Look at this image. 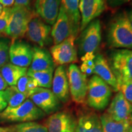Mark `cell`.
<instances>
[{
    "mask_svg": "<svg viewBox=\"0 0 132 132\" xmlns=\"http://www.w3.org/2000/svg\"><path fill=\"white\" fill-rule=\"evenodd\" d=\"M7 107V103L5 98L4 90L0 91V114Z\"/></svg>",
    "mask_w": 132,
    "mask_h": 132,
    "instance_id": "d6a6232c",
    "label": "cell"
},
{
    "mask_svg": "<svg viewBox=\"0 0 132 132\" xmlns=\"http://www.w3.org/2000/svg\"><path fill=\"white\" fill-rule=\"evenodd\" d=\"M53 25L51 36L54 45L60 44L72 35V29L70 21L64 10L61 6L59 7L56 20Z\"/></svg>",
    "mask_w": 132,
    "mask_h": 132,
    "instance_id": "2e32d148",
    "label": "cell"
},
{
    "mask_svg": "<svg viewBox=\"0 0 132 132\" xmlns=\"http://www.w3.org/2000/svg\"><path fill=\"white\" fill-rule=\"evenodd\" d=\"M12 131V127H0V132H9Z\"/></svg>",
    "mask_w": 132,
    "mask_h": 132,
    "instance_id": "f35d334b",
    "label": "cell"
},
{
    "mask_svg": "<svg viewBox=\"0 0 132 132\" xmlns=\"http://www.w3.org/2000/svg\"><path fill=\"white\" fill-rule=\"evenodd\" d=\"M95 57V54L94 53H87L81 57V59L83 61H92L94 60Z\"/></svg>",
    "mask_w": 132,
    "mask_h": 132,
    "instance_id": "e575fe53",
    "label": "cell"
},
{
    "mask_svg": "<svg viewBox=\"0 0 132 132\" xmlns=\"http://www.w3.org/2000/svg\"><path fill=\"white\" fill-rule=\"evenodd\" d=\"M106 38L110 47L132 50V27L125 11L117 13L110 21Z\"/></svg>",
    "mask_w": 132,
    "mask_h": 132,
    "instance_id": "6da1fadb",
    "label": "cell"
},
{
    "mask_svg": "<svg viewBox=\"0 0 132 132\" xmlns=\"http://www.w3.org/2000/svg\"><path fill=\"white\" fill-rule=\"evenodd\" d=\"M67 75L72 100L78 104L83 103L87 91V77L75 64H71L69 66Z\"/></svg>",
    "mask_w": 132,
    "mask_h": 132,
    "instance_id": "8992f818",
    "label": "cell"
},
{
    "mask_svg": "<svg viewBox=\"0 0 132 132\" xmlns=\"http://www.w3.org/2000/svg\"><path fill=\"white\" fill-rule=\"evenodd\" d=\"M119 86V90L125 98L132 105V79L115 75Z\"/></svg>",
    "mask_w": 132,
    "mask_h": 132,
    "instance_id": "83f0119b",
    "label": "cell"
},
{
    "mask_svg": "<svg viewBox=\"0 0 132 132\" xmlns=\"http://www.w3.org/2000/svg\"><path fill=\"white\" fill-rule=\"evenodd\" d=\"M75 132H103L100 118L94 112L82 114L77 120Z\"/></svg>",
    "mask_w": 132,
    "mask_h": 132,
    "instance_id": "44dd1931",
    "label": "cell"
},
{
    "mask_svg": "<svg viewBox=\"0 0 132 132\" xmlns=\"http://www.w3.org/2000/svg\"><path fill=\"white\" fill-rule=\"evenodd\" d=\"M2 36H3V34H1V33H0V37H2Z\"/></svg>",
    "mask_w": 132,
    "mask_h": 132,
    "instance_id": "b9f144b4",
    "label": "cell"
},
{
    "mask_svg": "<svg viewBox=\"0 0 132 132\" xmlns=\"http://www.w3.org/2000/svg\"><path fill=\"white\" fill-rule=\"evenodd\" d=\"M82 63L86 64L88 67H91V68L94 69V61H83Z\"/></svg>",
    "mask_w": 132,
    "mask_h": 132,
    "instance_id": "74e56055",
    "label": "cell"
},
{
    "mask_svg": "<svg viewBox=\"0 0 132 132\" xmlns=\"http://www.w3.org/2000/svg\"><path fill=\"white\" fill-rule=\"evenodd\" d=\"M103 132H132V123L130 120L117 121L107 113L100 118Z\"/></svg>",
    "mask_w": 132,
    "mask_h": 132,
    "instance_id": "7402d4cb",
    "label": "cell"
},
{
    "mask_svg": "<svg viewBox=\"0 0 132 132\" xmlns=\"http://www.w3.org/2000/svg\"><path fill=\"white\" fill-rule=\"evenodd\" d=\"M93 61L94 73L106 82L114 91H119L118 81L106 59L102 54H97Z\"/></svg>",
    "mask_w": 132,
    "mask_h": 132,
    "instance_id": "e0dca14e",
    "label": "cell"
},
{
    "mask_svg": "<svg viewBox=\"0 0 132 132\" xmlns=\"http://www.w3.org/2000/svg\"><path fill=\"white\" fill-rule=\"evenodd\" d=\"M8 87V85L7 82L5 81V80L3 78V77L0 73V91H3L6 89V88Z\"/></svg>",
    "mask_w": 132,
    "mask_h": 132,
    "instance_id": "8d00e7d4",
    "label": "cell"
},
{
    "mask_svg": "<svg viewBox=\"0 0 132 132\" xmlns=\"http://www.w3.org/2000/svg\"><path fill=\"white\" fill-rule=\"evenodd\" d=\"M16 87L20 91L29 97L31 92L38 87V85L34 78L26 75L19 79Z\"/></svg>",
    "mask_w": 132,
    "mask_h": 132,
    "instance_id": "484cf974",
    "label": "cell"
},
{
    "mask_svg": "<svg viewBox=\"0 0 132 132\" xmlns=\"http://www.w3.org/2000/svg\"><path fill=\"white\" fill-rule=\"evenodd\" d=\"M80 70L86 76H89L92 74L94 73V71H93V69L91 68V67H88L87 66L86 64H85L84 63H82L81 64L80 67Z\"/></svg>",
    "mask_w": 132,
    "mask_h": 132,
    "instance_id": "836d02e7",
    "label": "cell"
},
{
    "mask_svg": "<svg viewBox=\"0 0 132 132\" xmlns=\"http://www.w3.org/2000/svg\"><path fill=\"white\" fill-rule=\"evenodd\" d=\"M75 38L72 35L60 44L51 47L50 54L55 65H64L77 61L78 52L75 45Z\"/></svg>",
    "mask_w": 132,
    "mask_h": 132,
    "instance_id": "ba28073f",
    "label": "cell"
},
{
    "mask_svg": "<svg viewBox=\"0 0 132 132\" xmlns=\"http://www.w3.org/2000/svg\"><path fill=\"white\" fill-rule=\"evenodd\" d=\"M52 92L62 103H67L70 97V90L67 70L64 65H59L54 71L52 81Z\"/></svg>",
    "mask_w": 132,
    "mask_h": 132,
    "instance_id": "9a60e30c",
    "label": "cell"
},
{
    "mask_svg": "<svg viewBox=\"0 0 132 132\" xmlns=\"http://www.w3.org/2000/svg\"><path fill=\"white\" fill-rule=\"evenodd\" d=\"M59 7V0H36L35 12L46 23L53 25L58 15Z\"/></svg>",
    "mask_w": 132,
    "mask_h": 132,
    "instance_id": "ac0fdd59",
    "label": "cell"
},
{
    "mask_svg": "<svg viewBox=\"0 0 132 132\" xmlns=\"http://www.w3.org/2000/svg\"><path fill=\"white\" fill-rule=\"evenodd\" d=\"M9 47L7 42L0 40V68L7 64L9 60Z\"/></svg>",
    "mask_w": 132,
    "mask_h": 132,
    "instance_id": "f546056e",
    "label": "cell"
},
{
    "mask_svg": "<svg viewBox=\"0 0 132 132\" xmlns=\"http://www.w3.org/2000/svg\"><path fill=\"white\" fill-rule=\"evenodd\" d=\"M33 48L32 62L29 70L32 71H42L47 69L55 68L50 52L47 50L39 46H35Z\"/></svg>",
    "mask_w": 132,
    "mask_h": 132,
    "instance_id": "d6986e66",
    "label": "cell"
},
{
    "mask_svg": "<svg viewBox=\"0 0 132 132\" xmlns=\"http://www.w3.org/2000/svg\"><path fill=\"white\" fill-rule=\"evenodd\" d=\"M112 95L111 88L106 82L97 75H93L87 84V104L97 110L105 109Z\"/></svg>",
    "mask_w": 132,
    "mask_h": 132,
    "instance_id": "3957f363",
    "label": "cell"
},
{
    "mask_svg": "<svg viewBox=\"0 0 132 132\" xmlns=\"http://www.w3.org/2000/svg\"><path fill=\"white\" fill-rule=\"evenodd\" d=\"M54 68L42 71H32L28 69L27 75L37 82L38 87L50 89L52 87Z\"/></svg>",
    "mask_w": 132,
    "mask_h": 132,
    "instance_id": "cb8c5ba5",
    "label": "cell"
},
{
    "mask_svg": "<svg viewBox=\"0 0 132 132\" xmlns=\"http://www.w3.org/2000/svg\"><path fill=\"white\" fill-rule=\"evenodd\" d=\"M45 115L44 111L28 98L15 108L7 107L0 114V118L7 121L28 122L40 119Z\"/></svg>",
    "mask_w": 132,
    "mask_h": 132,
    "instance_id": "277c9868",
    "label": "cell"
},
{
    "mask_svg": "<svg viewBox=\"0 0 132 132\" xmlns=\"http://www.w3.org/2000/svg\"><path fill=\"white\" fill-rule=\"evenodd\" d=\"M9 132H14V131H9Z\"/></svg>",
    "mask_w": 132,
    "mask_h": 132,
    "instance_id": "ee69618b",
    "label": "cell"
},
{
    "mask_svg": "<svg viewBox=\"0 0 132 132\" xmlns=\"http://www.w3.org/2000/svg\"><path fill=\"white\" fill-rule=\"evenodd\" d=\"M28 68L21 67L12 63L4 64L0 68V73L8 86H16L21 77L27 74Z\"/></svg>",
    "mask_w": 132,
    "mask_h": 132,
    "instance_id": "603a6c76",
    "label": "cell"
},
{
    "mask_svg": "<svg viewBox=\"0 0 132 132\" xmlns=\"http://www.w3.org/2000/svg\"><path fill=\"white\" fill-rule=\"evenodd\" d=\"M5 98L7 103V107L15 108L19 106L28 98L23 93L18 89L16 86H10L4 90Z\"/></svg>",
    "mask_w": 132,
    "mask_h": 132,
    "instance_id": "d4e9b609",
    "label": "cell"
},
{
    "mask_svg": "<svg viewBox=\"0 0 132 132\" xmlns=\"http://www.w3.org/2000/svg\"><path fill=\"white\" fill-rule=\"evenodd\" d=\"M15 0H0V3L4 7H11L14 6Z\"/></svg>",
    "mask_w": 132,
    "mask_h": 132,
    "instance_id": "d590c367",
    "label": "cell"
},
{
    "mask_svg": "<svg viewBox=\"0 0 132 132\" xmlns=\"http://www.w3.org/2000/svg\"><path fill=\"white\" fill-rule=\"evenodd\" d=\"M32 0H15L14 6L15 7H30V4Z\"/></svg>",
    "mask_w": 132,
    "mask_h": 132,
    "instance_id": "1f68e13d",
    "label": "cell"
},
{
    "mask_svg": "<svg viewBox=\"0 0 132 132\" xmlns=\"http://www.w3.org/2000/svg\"><path fill=\"white\" fill-rule=\"evenodd\" d=\"M36 15L31 7H11L6 36L11 38V44L25 36L29 22Z\"/></svg>",
    "mask_w": 132,
    "mask_h": 132,
    "instance_id": "7a4b0ae2",
    "label": "cell"
},
{
    "mask_svg": "<svg viewBox=\"0 0 132 132\" xmlns=\"http://www.w3.org/2000/svg\"><path fill=\"white\" fill-rule=\"evenodd\" d=\"M10 10L11 7H4L2 13L0 14V33L3 36H6Z\"/></svg>",
    "mask_w": 132,
    "mask_h": 132,
    "instance_id": "f1b7e54d",
    "label": "cell"
},
{
    "mask_svg": "<svg viewBox=\"0 0 132 132\" xmlns=\"http://www.w3.org/2000/svg\"><path fill=\"white\" fill-rule=\"evenodd\" d=\"M51 31V26L46 23L37 15L29 22L26 35L31 42L44 48L53 41Z\"/></svg>",
    "mask_w": 132,
    "mask_h": 132,
    "instance_id": "30bf717a",
    "label": "cell"
},
{
    "mask_svg": "<svg viewBox=\"0 0 132 132\" xmlns=\"http://www.w3.org/2000/svg\"><path fill=\"white\" fill-rule=\"evenodd\" d=\"M131 121H132V116H131Z\"/></svg>",
    "mask_w": 132,
    "mask_h": 132,
    "instance_id": "7bdbcfd3",
    "label": "cell"
},
{
    "mask_svg": "<svg viewBox=\"0 0 132 132\" xmlns=\"http://www.w3.org/2000/svg\"><path fill=\"white\" fill-rule=\"evenodd\" d=\"M127 13L128 18V19H129L130 23V24H131V26L132 27V10Z\"/></svg>",
    "mask_w": 132,
    "mask_h": 132,
    "instance_id": "ab89813d",
    "label": "cell"
},
{
    "mask_svg": "<svg viewBox=\"0 0 132 132\" xmlns=\"http://www.w3.org/2000/svg\"><path fill=\"white\" fill-rule=\"evenodd\" d=\"M109 56V64L114 75L132 79V50L114 49Z\"/></svg>",
    "mask_w": 132,
    "mask_h": 132,
    "instance_id": "52a82bcc",
    "label": "cell"
},
{
    "mask_svg": "<svg viewBox=\"0 0 132 132\" xmlns=\"http://www.w3.org/2000/svg\"><path fill=\"white\" fill-rule=\"evenodd\" d=\"M131 0H106V4L110 7L115 8L127 3Z\"/></svg>",
    "mask_w": 132,
    "mask_h": 132,
    "instance_id": "4dcf8cb0",
    "label": "cell"
},
{
    "mask_svg": "<svg viewBox=\"0 0 132 132\" xmlns=\"http://www.w3.org/2000/svg\"><path fill=\"white\" fill-rule=\"evenodd\" d=\"M106 0H80V31L83 30L92 20L100 16L106 9Z\"/></svg>",
    "mask_w": 132,
    "mask_h": 132,
    "instance_id": "8fae6325",
    "label": "cell"
},
{
    "mask_svg": "<svg viewBox=\"0 0 132 132\" xmlns=\"http://www.w3.org/2000/svg\"><path fill=\"white\" fill-rule=\"evenodd\" d=\"M77 121L68 111L53 114L46 120L45 126L48 132H75Z\"/></svg>",
    "mask_w": 132,
    "mask_h": 132,
    "instance_id": "7c38bea8",
    "label": "cell"
},
{
    "mask_svg": "<svg viewBox=\"0 0 132 132\" xmlns=\"http://www.w3.org/2000/svg\"><path fill=\"white\" fill-rule=\"evenodd\" d=\"M102 40V28L99 19L92 20L81 33L77 40V52L81 57L87 53L98 50Z\"/></svg>",
    "mask_w": 132,
    "mask_h": 132,
    "instance_id": "5b68a950",
    "label": "cell"
},
{
    "mask_svg": "<svg viewBox=\"0 0 132 132\" xmlns=\"http://www.w3.org/2000/svg\"><path fill=\"white\" fill-rule=\"evenodd\" d=\"M3 8H4V7H3V6L1 4V3H0V14H1V13H2Z\"/></svg>",
    "mask_w": 132,
    "mask_h": 132,
    "instance_id": "60d3db41",
    "label": "cell"
},
{
    "mask_svg": "<svg viewBox=\"0 0 132 132\" xmlns=\"http://www.w3.org/2000/svg\"><path fill=\"white\" fill-rule=\"evenodd\" d=\"M59 4L68 16L72 29V35L77 37L80 29V0H59Z\"/></svg>",
    "mask_w": 132,
    "mask_h": 132,
    "instance_id": "ffe728a7",
    "label": "cell"
},
{
    "mask_svg": "<svg viewBox=\"0 0 132 132\" xmlns=\"http://www.w3.org/2000/svg\"><path fill=\"white\" fill-rule=\"evenodd\" d=\"M106 113L117 121L128 120L132 113V105L122 93L119 91L113 98Z\"/></svg>",
    "mask_w": 132,
    "mask_h": 132,
    "instance_id": "5bb4252c",
    "label": "cell"
},
{
    "mask_svg": "<svg viewBox=\"0 0 132 132\" xmlns=\"http://www.w3.org/2000/svg\"><path fill=\"white\" fill-rule=\"evenodd\" d=\"M32 55L33 48L23 41L16 40L9 47V59L14 65L28 68L32 62Z\"/></svg>",
    "mask_w": 132,
    "mask_h": 132,
    "instance_id": "4fadbf2b",
    "label": "cell"
},
{
    "mask_svg": "<svg viewBox=\"0 0 132 132\" xmlns=\"http://www.w3.org/2000/svg\"><path fill=\"white\" fill-rule=\"evenodd\" d=\"M14 132H48L45 125L34 122H28L17 124L12 127Z\"/></svg>",
    "mask_w": 132,
    "mask_h": 132,
    "instance_id": "4316f807",
    "label": "cell"
},
{
    "mask_svg": "<svg viewBox=\"0 0 132 132\" xmlns=\"http://www.w3.org/2000/svg\"><path fill=\"white\" fill-rule=\"evenodd\" d=\"M29 98L46 114L58 111L61 103L50 89L37 87L31 92Z\"/></svg>",
    "mask_w": 132,
    "mask_h": 132,
    "instance_id": "9c48e42d",
    "label": "cell"
}]
</instances>
